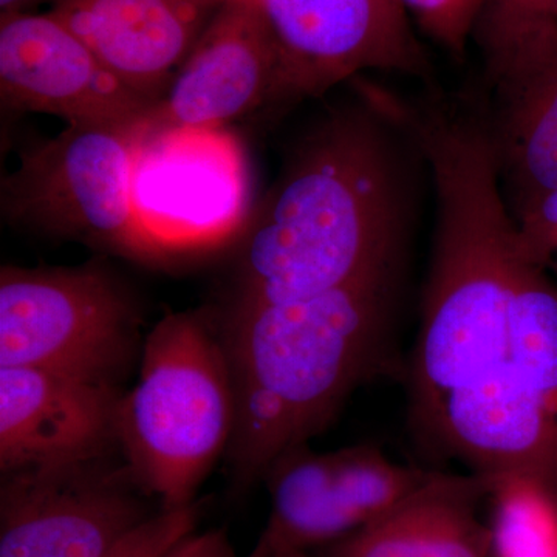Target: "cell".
<instances>
[{"label": "cell", "mask_w": 557, "mask_h": 557, "mask_svg": "<svg viewBox=\"0 0 557 557\" xmlns=\"http://www.w3.org/2000/svg\"><path fill=\"white\" fill-rule=\"evenodd\" d=\"M398 109L437 194L434 252L408 370L409 426L429 453L450 395L507 355L523 259L486 121L446 108Z\"/></svg>", "instance_id": "obj_1"}, {"label": "cell", "mask_w": 557, "mask_h": 557, "mask_svg": "<svg viewBox=\"0 0 557 557\" xmlns=\"http://www.w3.org/2000/svg\"><path fill=\"white\" fill-rule=\"evenodd\" d=\"M391 98L304 141L244 231L236 307L314 298L405 262V172Z\"/></svg>", "instance_id": "obj_2"}, {"label": "cell", "mask_w": 557, "mask_h": 557, "mask_svg": "<svg viewBox=\"0 0 557 557\" xmlns=\"http://www.w3.org/2000/svg\"><path fill=\"white\" fill-rule=\"evenodd\" d=\"M403 263L298 302L234 307L225 351L236 417L226 454L237 490L307 445L359 384L386 369Z\"/></svg>", "instance_id": "obj_3"}, {"label": "cell", "mask_w": 557, "mask_h": 557, "mask_svg": "<svg viewBox=\"0 0 557 557\" xmlns=\"http://www.w3.org/2000/svg\"><path fill=\"white\" fill-rule=\"evenodd\" d=\"M234 417L225 346L193 314L161 319L146 339L137 384L116 409V442L139 486L163 509L193 505L228 449Z\"/></svg>", "instance_id": "obj_4"}, {"label": "cell", "mask_w": 557, "mask_h": 557, "mask_svg": "<svg viewBox=\"0 0 557 557\" xmlns=\"http://www.w3.org/2000/svg\"><path fill=\"white\" fill-rule=\"evenodd\" d=\"M442 457L480 474H522L557 491V285L523 260L508 351L442 410Z\"/></svg>", "instance_id": "obj_5"}, {"label": "cell", "mask_w": 557, "mask_h": 557, "mask_svg": "<svg viewBox=\"0 0 557 557\" xmlns=\"http://www.w3.org/2000/svg\"><path fill=\"white\" fill-rule=\"evenodd\" d=\"M145 119L69 124L24 150L2 180L10 220L135 260H161L143 237L132 208V164Z\"/></svg>", "instance_id": "obj_6"}, {"label": "cell", "mask_w": 557, "mask_h": 557, "mask_svg": "<svg viewBox=\"0 0 557 557\" xmlns=\"http://www.w3.org/2000/svg\"><path fill=\"white\" fill-rule=\"evenodd\" d=\"M247 150L228 127L150 126L135 146L132 208L160 259L228 244L251 220Z\"/></svg>", "instance_id": "obj_7"}, {"label": "cell", "mask_w": 557, "mask_h": 557, "mask_svg": "<svg viewBox=\"0 0 557 557\" xmlns=\"http://www.w3.org/2000/svg\"><path fill=\"white\" fill-rule=\"evenodd\" d=\"M134 333L129 296L101 267L0 271V368L113 383Z\"/></svg>", "instance_id": "obj_8"}, {"label": "cell", "mask_w": 557, "mask_h": 557, "mask_svg": "<svg viewBox=\"0 0 557 557\" xmlns=\"http://www.w3.org/2000/svg\"><path fill=\"white\" fill-rule=\"evenodd\" d=\"M479 27L494 91L486 126L516 214L557 189V21L486 13Z\"/></svg>", "instance_id": "obj_9"}, {"label": "cell", "mask_w": 557, "mask_h": 557, "mask_svg": "<svg viewBox=\"0 0 557 557\" xmlns=\"http://www.w3.org/2000/svg\"><path fill=\"white\" fill-rule=\"evenodd\" d=\"M281 67L284 100L319 97L368 70L428 76L398 0H251Z\"/></svg>", "instance_id": "obj_10"}, {"label": "cell", "mask_w": 557, "mask_h": 557, "mask_svg": "<svg viewBox=\"0 0 557 557\" xmlns=\"http://www.w3.org/2000/svg\"><path fill=\"white\" fill-rule=\"evenodd\" d=\"M104 458L2 474L0 557H106L152 518L129 467Z\"/></svg>", "instance_id": "obj_11"}, {"label": "cell", "mask_w": 557, "mask_h": 557, "mask_svg": "<svg viewBox=\"0 0 557 557\" xmlns=\"http://www.w3.org/2000/svg\"><path fill=\"white\" fill-rule=\"evenodd\" d=\"M0 97L69 124L131 123L152 109L49 11L0 16Z\"/></svg>", "instance_id": "obj_12"}, {"label": "cell", "mask_w": 557, "mask_h": 557, "mask_svg": "<svg viewBox=\"0 0 557 557\" xmlns=\"http://www.w3.org/2000/svg\"><path fill=\"white\" fill-rule=\"evenodd\" d=\"M284 100L276 49L251 0H222L146 120L150 126L226 127Z\"/></svg>", "instance_id": "obj_13"}, {"label": "cell", "mask_w": 557, "mask_h": 557, "mask_svg": "<svg viewBox=\"0 0 557 557\" xmlns=\"http://www.w3.org/2000/svg\"><path fill=\"white\" fill-rule=\"evenodd\" d=\"M120 398L113 383L0 368V471L104 457L116 440Z\"/></svg>", "instance_id": "obj_14"}, {"label": "cell", "mask_w": 557, "mask_h": 557, "mask_svg": "<svg viewBox=\"0 0 557 557\" xmlns=\"http://www.w3.org/2000/svg\"><path fill=\"white\" fill-rule=\"evenodd\" d=\"M222 0H53L60 20L132 91L156 104Z\"/></svg>", "instance_id": "obj_15"}, {"label": "cell", "mask_w": 557, "mask_h": 557, "mask_svg": "<svg viewBox=\"0 0 557 557\" xmlns=\"http://www.w3.org/2000/svg\"><path fill=\"white\" fill-rule=\"evenodd\" d=\"M494 479L434 475L379 519L330 544L327 557H494L493 531L480 519Z\"/></svg>", "instance_id": "obj_16"}, {"label": "cell", "mask_w": 557, "mask_h": 557, "mask_svg": "<svg viewBox=\"0 0 557 557\" xmlns=\"http://www.w3.org/2000/svg\"><path fill=\"white\" fill-rule=\"evenodd\" d=\"M269 522L248 557H278L350 536L366 520L336 474L335 453L289 449L271 465Z\"/></svg>", "instance_id": "obj_17"}, {"label": "cell", "mask_w": 557, "mask_h": 557, "mask_svg": "<svg viewBox=\"0 0 557 557\" xmlns=\"http://www.w3.org/2000/svg\"><path fill=\"white\" fill-rule=\"evenodd\" d=\"M493 479L494 557H557V491L522 474Z\"/></svg>", "instance_id": "obj_18"}, {"label": "cell", "mask_w": 557, "mask_h": 557, "mask_svg": "<svg viewBox=\"0 0 557 557\" xmlns=\"http://www.w3.org/2000/svg\"><path fill=\"white\" fill-rule=\"evenodd\" d=\"M429 38L461 57L478 32L490 0H398Z\"/></svg>", "instance_id": "obj_19"}, {"label": "cell", "mask_w": 557, "mask_h": 557, "mask_svg": "<svg viewBox=\"0 0 557 557\" xmlns=\"http://www.w3.org/2000/svg\"><path fill=\"white\" fill-rule=\"evenodd\" d=\"M512 219L522 259L548 274L557 273V189L525 205Z\"/></svg>", "instance_id": "obj_20"}, {"label": "cell", "mask_w": 557, "mask_h": 557, "mask_svg": "<svg viewBox=\"0 0 557 557\" xmlns=\"http://www.w3.org/2000/svg\"><path fill=\"white\" fill-rule=\"evenodd\" d=\"M197 505L161 509L135 528L106 557H161L190 533L197 523Z\"/></svg>", "instance_id": "obj_21"}, {"label": "cell", "mask_w": 557, "mask_h": 557, "mask_svg": "<svg viewBox=\"0 0 557 557\" xmlns=\"http://www.w3.org/2000/svg\"><path fill=\"white\" fill-rule=\"evenodd\" d=\"M161 557H237L228 534L223 530H211L182 539Z\"/></svg>", "instance_id": "obj_22"}, {"label": "cell", "mask_w": 557, "mask_h": 557, "mask_svg": "<svg viewBox=\"0 0 557 557\" xmlns=\"http://www.w3.org/2000/svg\"><path fill=\"white\" fill-rule=\"evenodd\" d=\"M486 13L536 14L557 21V0H523L515 5L493 7Z\"/></svg>", "instance_id": "obj_23"}, {"label": "cell", "mask_w": 557, "mask_h": 557, "mask_svg": "<svg viewBox=\"0 0 557 557\" xmlns=\"http://www.w3.org/2000/svg\"><path fill=\"white\" fill-rule=\"evenodd\" d=\"M38 2L40 0H0V11L2 14L21 13Z\"/></svg>", "instance_id": "obj_24"}, {"label": "cell", "mask_w": 557, "mask_h": 557, "mask_svg": "<svg viewBox=\"0 0 557 557\" xmlns=\"http://www.w3.org/2000/svg\"><path fill=\"white\" fill-rule=\"evenodd\" d=\"M523 2V0H490L487 7H505L515 5V3Z\"/></svg>", "instance_id": "obj_25"}, {"label": "cell", "mask_w": 557, "mask_h": 557, "mask_svg": "<svg viewBox=\"0 0 557 557\" xmlns=\"http://www.w3.org/2000/svg\"><path fill=\"white\" fill-rule=\"evenodd\" d=\"M278 557H310L307 555V552H300V553H289V555L278 556Z\"/></svg>", "instance_id": "obj_26"}]
</instances>
